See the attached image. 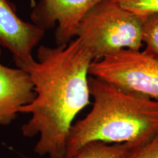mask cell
I'll use <instances>...</instances> for the list:
<instances>
[{
	"label": "cell",
	"instance_id": "obj_1",
	"mask_svg": "<svg viewBox=\"0 0 158 158\" xmlns=\"http://www.w3.org/2000/svg\"><path fill=\"white\" fill-rule=\"evenodd\" d=\"M37 57L27 70L35 98L19 110L31 115L21 132L28 138L39 135L34 149L37 155L64 158L75 118L91 104L89 69L94 58L78 37L54 48L40 45Z\"/></svg>",
	"mask_w": 158,
	"mask_h": 158
},
{
	"label": "cell",
	"instance_id": "obj_2",
	"mask_svg": "<svg viewBox=\"0 0 158 158\" xmlns=\"http://www.w3.org/2000/svg\"><path fill=\"white\" fill-rule=\"evenodd\" d=\"M92 109L73 122L69 132L65 157L76 155L92 142L122 143L149 142L158 134V101L127 92L89 76Z\"/></svg>",
	"mask_w": 158,
	"mask_h": 158
},
{
	"label": "cell",
	"instance_id": "obj_3",
	"mask_svg": "<svg viewBox=\"0 0 158 158\" xmlns=\"http://www.w3.org/2000/svg\"><path fill=\"white\" fill-rule=\"evenodd\" d=\"M143 19L113 0H101L83 18L76 36L98 60L122 49L140 50Z\"/></svg>",
	"mask_w": 158,
	"mask_h": 158
},
{
	"label": "cell",
	"instance_id": "obj_4",
	"mask_svg": "<svg viewBox=\"0 0 158 158\" xmlns=\"http://www.w3.org/2000/svg\"><path fill=\"white\" fill-rule=\"evenodd\" d=\"M89 74L121 89L158 101V59L143 51L122 49L94 60Z\"/></svg>",
	"mask_w": 158,
	"mask_h": 158
},
{
	"label": "cell",
	"instance_id": "obj_5",
	"mask_svg": "<svg viewBox=\"0 0 158 158\" xmlns=\"http://www.w3.org/2000/svg\"><path fill=\"white\" fill-rule=\"evenodd\" d=\"M45 30L23 21L10 0H0V47L7 48L18 68L27 71L35 62L32 51Z\"/></svg>",
	"mask_w": 158,
	"mask_h": 158
},
{
	"label": "cell",
	"instance_id": "obj_6",
	"mask_svg": "<svg viewBox=\"0 0 158 158\" xmlns=\"http://www.w3.org/2000/svg\"><path fill=\"white\" fill-rule=\"evenodd\" d=\"M101 0H40L31 13L33 23L44 29L57 24L56 45L68 44L76 37L83 18Z\"/></svg>",
	"mask_w": 158,
	"mask_h": 158
},
{
	"label": "cell",
	"instance_id": "obj_7",
	"mask_svg": "<svg viewBox=\"0 0 158 158\" xmlns=\"http://www.w3.org/2000/svg\"><path fill=\"white\" fill-rule=\"evenodd\" d=\"M35 98L34 84L28 73L0 62V125L10 124L20 108L30 103Z\"/></svg>",
	"mask_w": 158,
	"mask_h": 158
},
{
	"label": "cell",
	"instance_id": "obj_8",
	"mask_svg": "<svg viewBox=\"0 0 158 158\" xmlns=\"http://www.w3.org/2000/svg\"><path fill=\"white\" fill-rule=\"evenodd\" d=\"M147 143L130 142L110 144L92 142L79 150L75 155L64 158H131L140 148Z\"/></svg>",
	"mask_w": 158,
	"mask_h": 158
},
{
	"label": "cell",
	"instance_id": "obj_9",
	"mask_svg": "<svg viewBox=\"0 0 158 158\" xmlns=\"http://www.w3.org/2000/svg\"><path fill=\"white\" fill-rule=\"evenodd\" d=\"M142 42L146 45L144 52L158 59V13L143 19Z\"/></svg>",
	"mask_w": 158,
	"mask_h": 158
},
{
	"label": "cell",
	"instance_id": "obj_10",
	"mask_svg": "<svg viewBox=\"0 0 158 158\" xmlns=\"http://www.w3.org/2000/svg\"><path fill=\"white\" fill-rule=\"evenodd\" d=\"M142 19L158 13V0H113Z\"/></svg>",
	"mask_w": 158,
	"mask_h": 158
},
{
	"label": "cell",
	"instance_id": "obj_11",
	"mask_svg": "<svg viewBox=\"0 0 158 158\" xmlns=\"http://www.w3.org/2000/svg\"><path fill=\"white\" fill-rule=\"evenodd\" d=\"M131 158H158V134L140 148Z\"/></svg>",
	"mask_w": 158,
	"mask_h": 158
}]
</instances>
